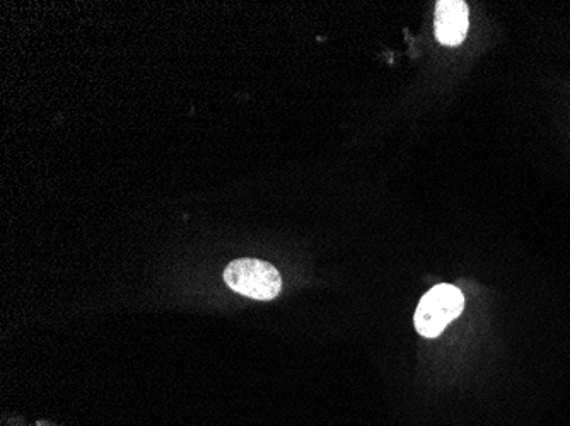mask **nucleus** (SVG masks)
<instances>
[{"label":"nucleus","instance_id":"obj_1","mask_svg":"<svg viewBox=\"0 0 570 426\" xmlns=\"http://www.w3.org/2000/svg\"><path fill=\"white\" fill-rule=\"evenodd\" d=\"M464 296L460 288L450 284L435 285L425 294L413 316V325L424 338H438L450 323L461 316Z\"/></svg>","mask_w":570,"mask_h":426},{"label":"nucleus","instance_id":"obj_3","mask_svg":"<svg viewBox=\"0 0 570 426\" xmlns=\"http://www.w3.org/2000/svg\"><path fill=\"white\" fill-rule=\"evenodd\" d=\"M469 6L463 0H439L435 6V38L446 47L463 43L469 33Z\"/></svg>","mask_w":570,"mask_h":426},{"label":"nucleus","instance_id":"obj_2","mask_svg":"<svg viewBox=\"0 0 570 426\" xmlns=\"http://www.w3.org/2000/svg\"><path fill=\"white\" fill-rule=\"evenodd\" d=\"M230 290L255 300H272L281 294L282 278L277 268L261 259H236L224 270Z\"/></svg>","mask_w":570,"mask_h":426}]
</instances>
